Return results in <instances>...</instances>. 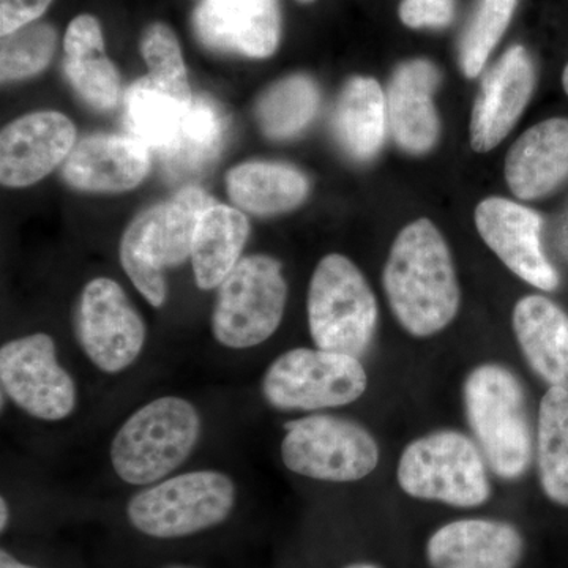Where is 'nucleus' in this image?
<instances>
[{"label": "nucleus", "mask_w": 568, "mask_h": 568, "mask_svg": "<svg viewBox=\"0 0 568 568\" xmlns=\"http://www.w3.org/2000/svg\"><path fill=\"white\" fill-rule=\"evenodd\" d=\"M383 283L396 321L410 335H435L457 316V272L443 234L429 220L407 224L395 239Z\"/></svg>", "instance_id": "nucleus-1"}, {"label": "nucleus", "mask_w": 568, "mask_h": 568, "mask_svg": "<svg viewBox=\"0 0 568 568\" xmlns=\"http://www.w3.org/2000/svg\"><path fill=\"white\" fill-rule=\"evenodd\" d=\"M467 424L493 473L517 480L532 462L525 387L504 365L485 364L467 375L463 387Z\"/></svg>", "instance_id": "nucleus-2"}, {"label": "nucleus", "mask_w": 568, "mask_h": 568, "mask_svg": "<svg viewBox=\"0 0 568 568\" xmlns=\"http://www.w3.org/2000/svg\"><path fill=\"white\" fill-rule=\"evenodd\" d=\"M212 196L196 186L182 189L166 203L141 213L122 235L119 257L142 297L155 308L164 305L168 283L164 268L192 257L194 234Z\"/></svg>", "instance_id": "nucleus-3"}, {"label": "nucleus", "mask_w": 568, "mask_h": 568, "mask_svg": "<svg viewBox=\"0 0 568 568\" xmlns=\"http://www.w3.org/2000/svg\"><path fill=\"white\" fill-rule=\"evenodd\" d=\"M201 416L189 399L162 396L134 410L115 433L111 465L129 485L162 481L189 459L201 436Z\"/></svg>", "instance_id": "nucleus-4"}, {"label": "nucleus", "mask_w": 568, "mask_h": 568, "mask_svg": "<svg viewBox=\"0 0 568 568\" xmlns=\"http://www.w3.org/2000/svg\"><path fill=\"white\" fill-rule=\"evenodd\" d=\"M306 310L317 349L362 358L372 346L376 297L357 265L343 254H327L317 264Z\"/></svg>", "instance_id": "nucleus-5"}, {"label": "nucleus", "mask_w": 568, "mask_h": 568, "mask_svg": "<svg viewBox=\"0 0 568 568\" xmlns=\"http://www.w3.org/2000/svg\"><path fill=\"white\" fill-rule=\"evenodd\" d=\"M235 500L233 478L220 470H192L136 493L126 515L144 536L168 540L222 525L233 514Z\"/></svg>", "instance_id": "nucleus-6"}, {"label": "nucleus", "mask_w": 568, "mask_h": 568, "mask_svg": "<svg viewBox=\"0 0 568 568\" xmlns=\"http://www.w3.org/2000/svg\"><path fill=\"white\" fill-rule=\"evenodd\" d=\"M398 484L410 497L473 508L487 503V459L473 439L455 429L413 440L399 458Z\"/></svg>", "instance_id": "nucleus-7"}, {"label": "nucleus", "mask_w": 568, "mask_h": 568, "mask_svg": "<svg viewBox=\"0 0 568 568\" xmlns=\"http://www.w3.org/2000/svg\"><path fill=\"white\" fill-rule=\"evenodd\" d=\"M280 261L267 254L242 257L224 278L212 312V334L230 349L263 345L282 324L287 286Z\"/></svg>", "instance_id": "nucleus-8"}, {"label": "nucleus", "mask_w": 568, "mask_h": 568, "mask_svg": "<svg viewBox=\"0 0 568 568\" xmlns=\"http://www.w3.org/2000/svg\"><path fill=\"white\" fill-rule=\"evenodd\" d=\"M284 429L282 459L298 476L345 484L369 476L379 463L375 437L351 418L315 414Z\"/></svg>", "instance_id": "nucleus-9"}, {"label": "nucleus", "mask_w": 568, "mask_h": 568, "mask_svg": "<svg viewBox=\"0 0 568 568\" xmlns=\"http://www.w3.org/2000/svg\"><path fill=\"white\" fill-rule=\"evenodd\" d=\"M368 376L361 358L323 349L287 351L264 373V398L280 410H320L357 402Z\"/></svg>", "instance_id": "nucleus-10"}, {"label": "nucleus", "mask_w": 568, "mask_h": 568, "mask_svg": "<svg viewBox=\"0 0 568 568\" xmlns=\"http://www.w3.org/2000/svg\"><path fill=\"white\" fill-rule=\"evenodd\" d=\"M0 383L3 395L39 420H63L77 407V384L59 364L54 338L41 332L2 346Z\"/></svg>", "instance_id": "nucleus-11"}, {"label": "nucleus", "mask_w": 568, "mask_h": 568, "mask_svg": "<svg viewBox=\"0 0 568 568\" xmlns=\"http://www.w3.org/2000/svg\"><path fill=\"white\" fill-rule=\"evenodd\" d=\"M77 336L81 349L100 372L118 375L140 357L148 328L121 284L100 276L82 291Z\"/></svg>", "instance_id": "nucleus-12"}, {"label": "nucleus", "mask_w": 568, "mask_h": 568, "mask_svg": "<svg viewBox=\"0 0 568 568\" xmlns=\"http://www.w3.org/2000/svg\"><path fill=\"white\" fill-rule=\"evenodd\" d=\"M478 234L523 282L555 291L559 274L541 246L544 220L532 209L504 197H488L476 209Z\"/></svg>", "instance_id": "nucleus-13"}, {"label": "nucleus", "mask_w": 568, "mask_h": 568, "mask_svg": "<svg viewBox=\"0 0 568 568\" xmlns=\"http://www.w3.org/2000/svg\"><path fill=\"white\" fill-rule=\"evenodd\" d=\"M77 129L58 111H39L9 123L0 136V181L24 189L69 159Z\"/></svg>", "instance_id": "nucleus-14"}, {"label": "nucleus", "mask_w": 568, "mask_h": 568, "mask_svg": "<svg viewBox=\"0 0 568 568\" xmlns=\"http://www.w3.org/2000/svg\"><path fill=\"white\" fill-rule=\"evenodd\" d=\"M193 24L211 50L253 59L271 58L282 37L278 0H203Z\"/></svg>", "instance_id": "nucleus-15"}, {"label": "nucleus", "mask_w": 568, "mask_h": 568, "mask_svg": "<svg viewBox=\"0 0 568 568\" xmlns=\"http://www.w3.org/2000/svg\"><path fill=\"white\" fill-rule=\"evenodd\" d=\"M536 85V67L525 48L511 47L481 81L470 118V145L489 152L506 140L528 106Z\"/></svg>", "instance_id": "nucleus-16"}, {"label": "nucleus", "mask_w": 568, "mask_h": 568, "mask_svg": "<svg viewBox=\"0 0 568 568\" xmlns=\"http://www.w3.org/2000/svg\"><path fill=\"white\" fill-rule=\"evenodd\" d=\"M151 151L134 136L91 134L78 142L63 164V179L91 193H122L144 181Z\"/></svg>", "instance_id": "nucleus-17"}, {"label": "nucleus", "mask_w": 568, "mask_h": 568, "mask_svg": "<svg viewBox=\"0 0 568 568\" xmlns=\"http://www.w3.org/2000/svg\"><path fill=\"white\" fill-rule=\"evenodd\" d=\"M525 540L510 523L458 519L429 537L426 558L433 568H517Z\"/></svg>", "instance_id": "nucleus-18"}, {"label": "nucleus", "mask_w": 568, "mask_h": 568, "mask_svg": "<svg viewBox=\"0 0 568 568\" xmlns=\"http://www.w3.org/2000/svg\"><path fill=\"white\" fill-rule=\"evenodd\" d=\"M439 78L435 63L416 59L402 63L388 85V126L396 144L414 155L432 151L439 136V119L433 103Z\"/></svg>", "instance_id": "nucleus-19"}, {"label": "nucleus", "mask_w": 568, "mask_h": 568, "mask_svg": "<svg viewBox=\"0 0 568 568\" xmlns=\"http://www.w3.org/2000/svg\"><path fill=\"white\" fill-rule=\"evenodd\" d=\"M567 179V119L537 123L511 145L506 160V181L519 200L547 196Z\"/></svg>", "instance_id": "nucleus-20"}, {"label": "nucleus", "mask_w": 568, "mask_h": 568, "mask_svg": "<svg viewBox=\"0 0 568 568\" xmlns=\"http://www.w3.org/2000/svg\"><path fill=\"white\" fill-rule=\"evenodd\" d=\"M523 355L548 387L568 390V315L544 295H528L514 310Z\"/></svg>", "instance_id": "nucleus-21"}, {"label": "nucleus", "mask_w": 568, "mask_h": 568, "mask_svg": "<svg viewBox=\"0 0 568 568\" xmlns=\"http://www.w3.org/2000/svg\"><path fill=\"white\" fill-rule=\"evenodd\" d=\"M67 78L93 110H112L121 97V77L104 52L102 26L92 14H80L67 28Z\"/></svg>", "instance_id": "nucleus-22"}, {"label": "nucleus", "mask_w": 568, "mask_h": 568, "mask_svg": "<svg viewBox=\"0 0 568 568\" xmlns=\"http://www.w3.org/2000/svg\"><path fill=\"white\" fill-rule=\"evenodd\" d=\"M248 234V220L237 209L215 203L203 213L192 248L194 282L200 290H215L224 282L242 260Z\"/></svg>", "instance_id": "nucleus-23"}, {"label": "nucleus", "mask_w": 568, "mask_h": 568, "mask_svg": "<svg viewBox=\"0 0 568 568\" xmlns=\"http://www.w3.org/2000/svg\"><path fill=\"white\" fill-rule=\"evenodd\" d=\"M387 103L383 88L373 78H353L336 103V140L355 160L366 162L377 155L386 140Z\"/></svg>", "instance_id": "nucleus-24"}, {"label": "nucleus", "mask_w": 568, "mask_h": 568, "mask_svg": "<svg viewBox=\"0 0 568 568\" xmlns=\"http://www.w3.org/2000/svg\"><path fill=\"white\" fill-rule=\"evenodd\" d=\"M231 200L254 215H276L293 211L308 196V181L287 164L250 162L239 164L226 175Z\"/></svg>", "instance_id": "nucleus-25"}, {"label": "nucleus", "mask_w": 568, "mask_h": 568, "mask_svg": "<svg viewBox=\"0 0 568 568\" xmlns=\"http://www.w3.org/2000/svg\"><path fill=\"white\" fill-rule=\"evenodd\" d=\"M226 121L219 104L209 97H194L186 111L173 148L162 155L168 173L174 178L200 174L222 152Z\"/></svg>", "instance_id": "nucleus-26"}, {"label": "nucleus", "mask_w": 568, "mask_h": 568, "mask_svg": "<svg viewBox=\"0 0 568 568\" xmlns=\"http://www.w3.org/2000/svg\"><path fill=\"white\" fill-rule=\"evenodd\" d=\"M190 106L156 88L149 77L141 78L126 92V125L132 136L140 140L149 151L162 156L178 140Z\"/></svg>", "instance_id": "nucleus-27"}, {"label": "nucleus", "mask_w": 568, "mask_h": 568, "mask_svg": "<svg viewBox=\"0 0 568 568\" xmlns=\"http://www.w3.org/2000/svg\"><path fill=\"white\" fill-rule=\"evenodd\" d=\"M537 462L545 495L568 507V390L564 388L549 387L541 398Z\"/></svg>", "instance_id": "nucleus-28"}, {"label": "nucleus", "mask_w": 568, "mask_h": 568, "mask_svg": "<svg viewBox=\"0 0 568 568\" xmlns=\"http://www.w3.org/2000/svg\"><path fill=\"white\" fill-rule=\"evenodd\" d=\"M320 108V91L312 78L294 74L275 82L261 95L256 118L265 136L290 140L304 132Z\"/></svg>", "instance_id": "nucleus-29"}, {"label": "nucleus", "mask_w": 568, "mask_h": 568, "mask_svg": "<svg viewBox=\"0 0 568 568\" xmlns=\"http://www.w3.org/2000/svg\"><path fill=\"white\" fill-rule=\"evenodd\" d=\"M141 54L148 65L149 80L185 106H190L194 97L186 77L181 43L173 29L164 22L149 26L142 33Z\"/></svg>", "instance_id": "nucleus-30"}, {"label": "nucleus", "mask_w": 568, "mask_h": 568, "mask_svg": "<svg viewBox=\"0 0 568 568\" xmlns=\"http://www.w3.org/2000/svg\"><path fill=\"white\" fill-rule=\"evenodd\" d=\"M518 0H480L459 44V65L467 78L484 70L493 50L506 33Z\"/></svg>", "instance_id": "nucleus-31"}, {"label": "nucleus", "mask_w": 568, "mask_h": 568, "mask_svg": "<svg viewBox=\"0 0 568 568\" xmlns=\"http://www.w3.org/2000/svg\"><path fill=\"white\" fill-rule=\"evenodd\" d=\"M58 33L50 24H29L2 37L0 74L2 81L26 80L47 69L55 51Z\"/></svg>", "instance_id": "nucleus-32"}, {"label": "nucleus", "mask_w": 568, "mask_h": 568, "mask_svg": "<svg viewBox=\"0 0 568 568\" xmlns=\"http://www.w3.org/2000/svg\"><path fill=\"white\" fill-rule=\"evenodd\" d=\"M398 13L410 29L446 28L454 21L455 0H403Z\"/></svg>", "instance_id": "nucleus-33"}, {"label": "nucleus", "mask_w": 568, "mask_h": 568, "mask_svg": "<svg viewBox=\"0 0 568 568\" xmlns=\"http://www.w3.org/2000/svg\"><path fill=\"white\" fill-rule=\"evenodd\" d=\"M52 0H0V33L2 37L33 24Z\"/></svg>", "instance_id": "nucleus-34"}, {"label": "nucleus", "mask_w": 568, "mask_h": 568, "mask_svg": "<svg viewBox=\"0 0 568 568\" xmlns=\"http://www.w3.org/2000/svg\"><path fill=\"white\" fill-rule=\"evenodd\" d=\"M0 568H37L22 564L20 560L14 559L7 549L0 551Z\"/></svg>", "instance_id": "nucleus-35"}, {"label": "nucleus", "mask_w": 568, "mask_h": 568, "mask_svg": "<svg viewBox=\"0 0 568 568\" xmlns=\"http://www.w3.org/2000/svg\"><path fill=\"white\" fill-rule=\"evenodd\" d=\"M10 521V508L9 504H7L6 497H2L0 499V529L3 530L7 529V526H9Z\"/></svg>", "instance_id": "nucleus-36"}, {"label": "nucleus", "mask_w": 568, "mask_h": 568, "mask_svg": "<svg viewBox=\"0 0 568 568\" xmlns=\"http://www.w3.org/2000/svg\"><path fill=\"white\" fill-rule=\"evenodd\" d=\"M560 245H562L564 253L568 256V219L564 223L562 231H560Z\"/></svg>", "instance_id": "nucleus-37"}, {"label": "nucleus", "mask_w": 568, "mask_h": 568, "mask_svg": "<svg viewBox=\"0 0 568 568\" xmlns=\"http://www.w3.org/2000/svg\"><path fill=\"white\" fill-rule=\"evenodd\" d=\"M345 568H379V567L373 566V564L355 562V564H351V566H346Z\"/></svg>", "instance_id": "nucleus-38"}, {"label": "nucleus", "mask_w": 568, "mask_h": 568, "mask_svg": "<svg viewBox=\"0 0 568 568\" xmlns=\"http://www.w3.org/2000/svg\"><path fill=\"white\" fill-rule=\"evenodd\" d=\"M562 85H564V91H566V93L568 95V63H567L566 70H564V74H562Z\"/></svg>", "instance_id": "nucleus-39"}, {"label": "nucleus", "mask_w": 568, "mask_h": 568, "mask_svg": "<svg viewBox=\"0 0 568 568\" xmlns=\"http://www.w3.org/2000/svg\"><path fill=\"white\" fill-rule=\"evenodd\" d=\"M298 2H302V3H312V2H315V0H298Z\"/></svg>", "instance_id": "nucleus-40"}, {"label": "nucleus", "mask_w": 568, "mask_h": 568, "mask_svg": "<svg viewBox=\"0 0 568 568\" xmlns=\"http://www.w3.org/2000/svg\"><path fill=\"white\" fill-rule=\"evenodd\" d=\"M166 568H190V567H178V566H174V567H166Z\"/></svg>", "instance_id": "nucleus-41"}]
</instances>
